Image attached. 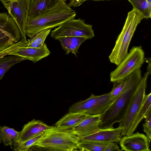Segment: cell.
Wrapping results in <instances>:
<instances>
[{"label": "cell", "instance_id": "cell-18", "mask_svg": "<svg viewBox=\"0 0 151 151\" xmlns=\"http://www.w3.org/2000/svg\"><path fill=\"white\" fill-rule=\"evenodd\" d=\"M27 8V19L34 17L54 5L60 0H26Z\"/></svg>", "mask_w": 151, "mask_h": 151}, {"label": "cell", "instance_id": "cell-27", "mask_svg": "<svg viewBox=\"0 0 151 151\" xmlns=\"http://www.w3.org/2000/svg\"><path fill=\"white\" fill-rule=\"evenodd\" d=\"M28 44V40L22 39L11 46L0 51V58L6 55H10L12 52L15 51L21 48L25 47Z\"/></svg>", "mask_w": 151, "mask_h": 151}, {"label": "cell", "instance_id": "cell-31", "mask_svg": "<svg viewBox=\"0 0 151 151\" xmlns=\"http://www.w3.org/2000/svg\"><path fill=\"white\" fill-rule=\"evenodd\" d=\"M12 0H0V1H1L2 3H3L9 2Z\"/></svg>", "mask_w": 151, "mask_h": 151}, {"label": "cell", "instance_id": "cell-4", "mask_svg": "<svg viewBox=\"0 0 151 151\" xmlns=\"http://www.w3.org/2000/svg\"><path fill=\"white\" fill-rule=\"evenodd\" d=\"M139 83L124 90L116 98L101 114L99 128H114L116 123L121 122Z\"/></svg>", "mask_w": 151, "mask_h": 151}, {"label": "cell", "instance_id": "cell-28", "mask_svg": "<svg viewBox=\"0 0 151 151\" xmlns=\"http://www.w3.org/2000/svg\"><path fill=\"white\" fill-rule=\"evenodd\" d=\"M144 118L145 119V123L143 124V131L150 140L151 139V108L150 109Z\"/></svg>", "mask_w": 151, "mask_h": 151}, {"label": "cell", "instance_id": "cell-10", "mask_svg": "<svg viewBox=\"0 0 151 151\" xmlns=\"http://www.w3.org/2000/svg\"><path fill=\"white\" fill-rule=\"evenodd\" d=\"M18 27L21 38L27 40L26 32L27 8L26 0H12L2 3Z\"/></svg>", "mask_w": 151, "mask_h": 151}, {"label": "cell", "instance_id": "cell-29", "mask_svg": "<svg viewBox=\"0 0 151 151\" xmlns=\"http://www.w3.org/2000/svg\"><path fill=\"white\" fill-rule=\"evenodd\" d=\"M86 1L87 0H70L68 5L70 7L72 6L76 7L80 6Z\"/></svg>", "mask_w": 151, "mask_h": 151}, {"label": "cell", "instance_id": "cell-12", "mask_svg": "<svg viewBox=\"0 0 151 151\" xmlns=\"http://www.w3.org/2000/svg\"><path fill=\"white\" fill-rule=\"evenodd\" d=\"M122 130V126L120 124L116 128L99 129L92 134L80 138V139L105 142H118L121 139Z\"/></svg>", "mask_w": 151, "mask_h": 151}, {"label": "cell", "instance_id": "cell-8", "mask_svg": "<svg viewBox=\"0 0 151 151\" xmlns=\"http://www.w3.org/2000/svg\"><path fill=\"white\" fill-rule=\"evenodd\" d=\"M51 36L55 39L74 36L83 37L90 39L94 37V34L92 25L86 24L80 18H74L64 22L52 30Z\"/></svg>", "mask_w": 151, "mask_h": 151}, {"label": "cell", "instance_id": "cell-23", "mask_svg": "<svg viewBox=\"0 0 151 151\" xmlns=\"http://www.w3.org/2000/svg\"><path fill=\"white\" fill-rule=\"evenodd\" d=\"M19 132L6 126L0 127V139L6 146L14 145Z\"/></svg>", "mask_w": 151, "mask_h": 151}, {"label": "cell", "instance_id": "cell-35", "mask_svg": "<svg viewBox=\"0 0 151 151\" xmlns=\"http://www.w3.org/2000/svg\"></svg>", "mask_w": 151, "mask_h": 151}, {"label": "cell", "instance_id": "cell-33", "mask_svg": "<svg viewBox=\"0 0 151 151\" xmlns=\"http://www.w3.org/2000/svg\"><path fill=\"white\" fill-rule=\"evenodd\" d=\"M147 1L150 4H151V0H147Z\"/></svg>", "mask_w": 151, "mask_h": 151}, {"label": "cell", "instance_id": "cell-16", "mask_svg": "<svg viewBox=\"0 0 151 151\" xmlns=\"http://www.w3.org/2000/svg\"><path fill=\"white\" fill-rule=\"evenodd\" d=\"M140 68L119 81L114 82L113 87L110 93L111 99L114 100L124 90L139 83L142 78Z\"/></svg>", "mask_w": 151, "mask_h": 151}, {"label": "cell", "instance_id": "cell-22", "mask_svg": "<svg viewBox=\"0 0 151 151\" xmlns=\"http://www.w3.org/2000/svg\"><path fill=\"white\" fill-rule=\"evenodd\" d=\"M24 60L22 57L14 55L0 58V80L12 66Z\"/></svg>", "mask_w": 151, "mask_h": 151}, {"label": "cell", "instance_id": "cell-14", "mask_svg": "<svg viewBox=\"0 0 151 151\" xmlns=\"http://www.w3.org/2000/svg\"><path fill=\"white\" fill-rule=\"evenodd\" d=\"M101 114L87 115L79 124L72 129L80 138L92 134L99 129Z\"/></svg>", "mask_w": 151, "mask_h": 151}, {"label": "cell", "instance_id": "cell-6", "mask_svg": "<svg viewBox=\"0 0 151 151\" xmlns=\"http://www.w3.org/2000/svg\"><path fill=\"white\" fill-rule=\"evenodd\" d=\"M148 75V73L147 72L142 77L131 99L123 120L120 123L122 127V135H126L142 105L145 95L147 82Z\"/></svg>", "mask_w": 151, "mask_h": 151}, {"label": "cell", "instance_id": "cell-13", "mask_svg": "<svg viewBox=\"0 0 151 151\" xmlns=\"http://www.w3.org/2000/svg\"><path fill=\"white\" fill-rule=\"evenodd\" d=\"M51 127L42 121L33 119L24 125L16 139L15 145L25 142L36 135L44 132Z\"/></svg>", "mask_w": 151, "mask_h": 151}, {"label": "cell", "instance_id": "cell-25", "mask_svg": "<svg viewBox=\"0 0 151 151\" xmlns=\"http://www.w3.org/2000/svg\"><path fill=\"white\" fill-rule=\"evenodd\" d=\"M135 9L143 15L145 18L151 17V4L147 0H128Z\"/></svg>", "mask_w": 151, "mask_h": 151}, {"label": "cell", "instance_id": "cell-17", "mask_svg": "<svg viewBox=\"0 0 151 151\" xmlns=\"http://www.w3.org/2000/svg\"><path fill=\"white\" fill-rule=\"evenodd\" d=\"M77 149L81 151H121L119 146L114 142H105L80 139Z\"/></svg>", "mask_w": 151, "mask_h": 151}, {"label": "cell", "instance_id": "cell-9", "mask_svg": "<svg viewBox=\"0 0 151 151\" xmlns=\"http://www.w3.org/2000/svg\"><path fill=\"white\" fill-rule=\"evenodd\" d=\"M21 38L13 19L5 12H0V51L18 42Z\"/></svg>", "mask_w": 151, "mask_h": 151}, {"label": "cell", "instance_id": "cell-19", "mask_svg": "<svg viewBox=\"0 0 151 151\" xmlns=\"http://www.w3.org/2000/svg\"><path fill=\"white\" fill-rule=\"evenodd\" d=\"M55 39L60 41L62 49L65 52L66 54L72 52L76 57L80 46L88 39L85 37L74 36L60 37Z\"/></svg>", "mask_w": 151, "mask_h": 151}, {"label": "cell", "instance_id": "cell-34", "mask_svg": "<svg viewBox=\"0 0 151 151\" xmlns=\"http://www.w3.org/2000/svg\"><path fill=\"white\" fill-rule=\"evenodd\" d=\"M63 0V1H65V2L66 1H67V0Z\"/></svg>", "mask_w": 151, "mask_h": 151}, {"label": "cell", "instance_id": "cell-24", "mask_svg": "<svg viewBox=\"0 0 151 151\" xmlns=\"http://www.w3.org/2000/svg\"><path fill=\"white\" fill-rule=\"evenodd\" d=\"M52 29H46L35 34L28 40V44L26 47L38 48L41 47Z\"/></svg>", "mask_w": 151, "mask_h": 151}, {"label": "cell", "instance_id": "cell-20", "mask_svg": "<svg viewBox=\"0 0 151 151\" xmlns=\"http://www.w3.org/2000/svg\"><path fill=\"white\" fill-rule=\"evenodd\" d=\"M83 112H68L56 123L55 126L63 129H72L82 121L87 115Z\"/></svg>", "mask_w": 151, "mask_h": 151}, {"label": "cell", "instance_id": "cell-1", "mask_svg": "<svg viewBox=\"0 0 151 151\" xmlns=\"http://www.w3.org/2000/svg\"><path fill=\"white\" fill-rule=\"evenodd\" d=\"M76 12L63 0L37 16L26 20V35L31 38L43 29L52 28L75 18Z\"/></svg>", "mask_w": 151, "mask_h": 151}, {"label": "cell", "instance_id": "cell-2", "mask_svg": "<svg viewBox=\"0 0 151 151\" xmlns=\"http://www.w3.org/2000/svg\"><path fill=\"white\" fill-rule=\"evenodd\" d=\"M80 140L72 129L52 126L45 131L33 146L49 150L72 151L77 149Z\"/></svg>", "mask_w": 151, "mask_h": 151}, {"label": "cell", "instance_id": "cell-21", "mask_svg": "<svg viewBox=\"0 0 151 151\" xmlns=\"http://www.w3.org/2000/svg\"><path fill=\"white\" fill-rule=\"evenodd\" d=\"M151 108V93L145 95L142 105L137 115L126 135H130L134 132L138 125L144 118L150 109Z\"/></svg>", "mask_w": 151, "mask_h": 151}, {"label": "cell", "instance_id": "cell-26", "mask_svg": "<svg viewBox=\"0 0 151 151\" xmlns=\"http://www.w3.org/2000/svg\"><path fill=\"white\" fill-rule=\"evenodd\" d=\"M44 132L39 134L23 142L14 145L13 149L17 151H27L44 135Z\"/></svg>", "mask_w": 151, "mask_h": 151}, {"label": "cell", "instance_id": "cell-3", "mask_svg": "<svg viewBox=\"0 0 151 151\" xmlns=\"http://www.w3.org/2000/svg\"><path fill=\"white\" fill-rule=\"evenodd\" d=\"M144 18V16L134 8L128 13L122 30L109 57L111 63L117 65L127 56L130 43L137 26Z\"/></svg>", "mask_w": 151, "mask_h": 151}, {"label": "cell", "instance_id": "cell-11", "mask_svg": "<svg viewBox=\"0 0 151 151\" xmlns=\"http://www.w3.org/2000/svg\"><path fill=\"white\" fill-rule=\"evenodd\" d=\"M150 141L146 135L137 132L125 135L119 142L121 151H150Z\"/></svg>", "mask_w": 151, "mask_h": 151}, {"label": "cell", "instance_id": "cell-15", "mask_svg": "<svg viewBox=\"0 0 151 151\" xmlns=\"http://www.w3.org/2000/svg\"><path fill=\"white\" fill-rule=\"evenodd\" d=\"M50 52L44 43L38 48L24 47L11 52L10 55L21 57L35 63L49 55Z\"/></svg>", "mask_w": 151, "mask_h": 151}, {"label": "cell", "instance_id": "cell-7", "mask_svg": "<svg viewBox=\"0 0 151 151\" xmlns=\"http://www.w3.org/2000/svg\"><path fill=\"white\" fill-rule=\"evenodd\" d=\"M113 101L110 92L100 95L92 94L86 99L73 104L68 112H83L91 115L101 114Z\"/></svg>", "mask_w": 151, "mask_h": 151}, {"label": "cell", "instance_id": "cell-32", "mask_svg": "<svg viewBox=\"0 0 151 151\" xmlns=\"http://www.w3.org/2000/svg\"><path fill=\"white\" fill-rule=\"evenodd\" d=\"M92 0L94 1H105V0Z\"/></svg>", "mask_w": 151, "mask_h": 151}, {"label": "cell", "instance_id": "cell-5", "mask_svg": "<svg viewBox=\"0 0 151 151\" xmlns=\"http://www.w3.org/2000/svg\"><path fill=\"white\" fill-rule=\"evenodd\" d=\"M145 59V53L142 47H132L126 58L111 72L110 81L114 83L120 81L140 68Z\"/></svg>", "mask_w": 151, "mask_h": 151}, {"label": "cell", "instance_id": "cell-30", "mask_svg": "<svg viewBox=\"0 0 151 151\" xmlns=\"http://www.w3.org/2000/svg\"><path fill=\"white\" fill-rule=\"evenodd\" d=\"M150 60H148L147 59L145 58V60H147V61L148 63L149 64L148 65V66H147V72L148 73L149 75L151 74V67H149L150 66H151V61H150Z\"/></svg>", "mask_w": 151, "mask_h": 151}]
</instances>
